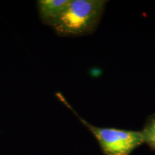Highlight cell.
Segmentation results:
<instances>
[{
    "label": "cell",
    "instance_id": "obj_2",
    "mask_svg": "<svg viewBox=\"0 0 155 155\" xmlns=\"http://www.w3.org/2000/svg\"><path fill=\"white\" fill-rule=\"evenodd\" d=\"M56 96L73 112L81 123L94 135L104 155H130L136 149L144 143L141 131L96 127L81 117L61 93H57Z\"/></svg>",
    "mask_w": 155,
    "mask_h": 155
},
{
    "label": "cell",
    "instance_id": "obj_3",
    "mask_svg": "<svg viewBox=\"0 0 155 155\" xmlns=\"http://www.w3.org/2000/svg\"><path fill=\"white\" fill-rule=\"evenodd\" d=\"M70 0H40L37 2L39 16L45 25L53 27Z\"/></svg>",
    "mask_w": 155,
    "mask_h": 155
},
{
    "label": "cell",
    "instance_id": "obj_4",
    "mask_svg": "<svg viewBox=\"0 0 155 155\" xmlns=\"http://www.w3.org/2000/svg\"><path fill=\"white\" fill-rule=\"evenodd\" d=\"M141 131L144 142L152 151H155V113L148 116Z\"/></svg>",
    "mask_w": 155,
    "mask_h": 155
},
{
    "label": "cell",
    "instance_id": "obj_1",
    "mask_svg": "<svg viewBox=\"0 0 155 155\" xmlns=\"http://www.w3.org/2000/svg\"><path fill=\"white\" fill-rule=\"evenodd\" d=\"M106 3L105 0H70L52 28L63 37L94 33L98 28Z\"/></svg>",
    "mask_w": 155,
    "mask_h": 155
}]
</instances>
